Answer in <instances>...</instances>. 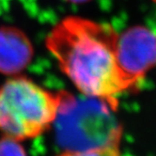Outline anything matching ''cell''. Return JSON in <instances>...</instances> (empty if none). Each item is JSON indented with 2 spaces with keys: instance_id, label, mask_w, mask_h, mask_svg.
Returning a JSON list of instances; mask_svg holds the SVG:
<instances>
[{
  "instance_id": "obj_9",
  "label": "cell",
  "mask_w": 156,
  "mask_h": 156,
  "mask_svg": "<svg viewBox=\"0 0 156 156\" xmlns=\"http://www.w3.org/2000/svg\"><path fill=\"white\" fill-rule=\"evenodd\" d=\"M153 1H154V2H155V3H156V0H153Z\"/></svg>"
},
{
  "instance_id": "obj_3",
  "label": "cell",
  "mask_w": 156,
  "mask_h": 156,
  "mask_svg": "<svg viewBox=\"0 0 156 156\" xmlns=\"http://www.w3.org/2000/svg\"><path fill=\"white\" fill-rule=\"evenodd\" d=\"M69 95L55 124L64 151H80L119 143L122 130L113 116L116 107L105 100Z\"/></svg>"
},
{
  "instance_id": "obj_1",
  "label": "cell",
  "mask_w": 156,
  "mask_h": 156,
  "mask_svg": "<svg viewBox=\"0 0 156 156\" xmlns=\"http://www.w3.org/2000/svg\"><path fill=\"white\" fill-rule=\"evenodd\" d=\"M119 36L110 25L71 16L50 31L46 47L84 96L116 107L119 94L136 87L119 67Z\"/></svg>"
},
{
  "instance_id": "obj_2",
  "label": "cell",
  "mask_w": 156,
  "mask_h": 156,
  "mask_svg": "<svg viewBox=\"0 0 156 156\" xmlns=\"http://www.w3.org/2000/svg\"><path fill=\"white\" fill-rule=\"evenodd\" d=\"M69 95L26 77L10 78L0 87V131L18 141L41 136L55 124Z\"/></svg>"
},
{
  "instance_id": "obj_7",
  "label": "cell",
  "mask_w": 156,
  "mask_h": 156,
  "mask_svg": "<svg viewBox=\"0 0 156 156\" xmlns=\"http://www.w3.org/2000/svg\"><path fill=\"white\" fill-rule=\"evenodd\" d=\"M0 156H27V153L18 140L4 136L0 139Z\"/></svg>"
},
{
  "instance_id": "obj_8",
  "label": "cell",
  "mask_w": 156,
  "mask_h": 156,
  "mask_svg": "<svg viewBox=\"0 0 156 156\" xmlns=\"http://www.w3.org/2000/svg\"><path fill=\"white\" fill-rule=\"evenodd\" d=\"M70 1H73V2H82V1H85V0H70Z\"/></svg>"
},
{
  "instance_id": "obj_6",
  "label": "cell",
  "mask_w": 156,
  "mask_h": 156,
  "mask_svg": "<svg viewBox=\"0 0 156 156\" xmlns=\"http://www.w3.org/2000/svg\"><path fill=\"white\" fill-rule=\"evenodd\" d=\"M58 156H120L119 143H114L107 145V146L87 150L63 151Z\"/></svg>"
},
{
  "instance_id": "obj_5",
  "label": "cell",
  "mask_w": 156,
  "mask_h": 156,
  "mask_svg": "<svg viewBox=\"0 0 156 156\" xmlns=\"http://www.w3.org/2000/svg\"><path fill=\"white\" fill-rule=\"evenodd\" d=\"M33 48L27 37L14 27H0V73L14 75L30 63Z\"/></svg>"
},
{
  "instance_id": "obj_4",
  "label": "cell",
  "mask_w": 156,
  "mask_h": 156,
  "mask_svg": "<svg viewBox=\"0 0 156 156\" xmlns=\"http://www.w3.org/2000/svg\"><path fill=\"white\" fill-rule=\"evenodd\" d=\"M118 60L122 72L137 87L156 65V34L144 27L127 29L119 36Z\"/></svg>"
}]
</instances>
